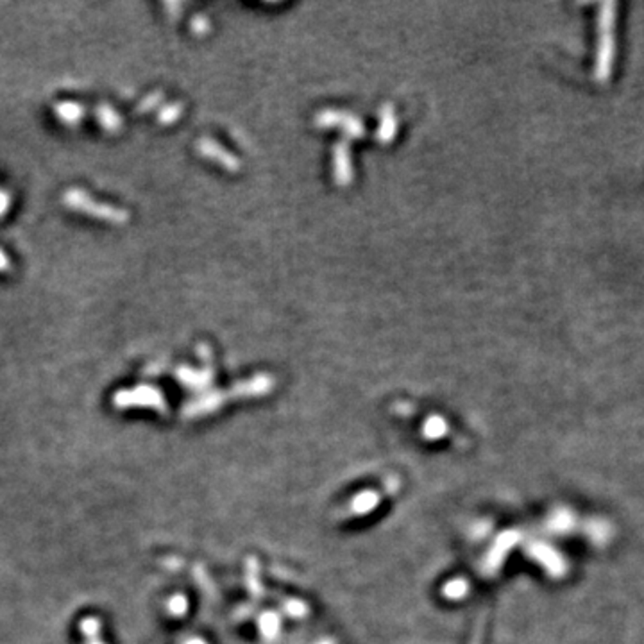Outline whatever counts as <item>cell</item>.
I'll list each match as a JSON object with an SVG mask.
<instances>
[{
    "instance_id": "6da1fadb",
    "label": "cell",
    "mask_w": 644,
    "mask_h": 644,
    "mask_svg": "<svg viewBox=\"0 0 644 644\" xmlns=\"http://www.w3.org/2000/svg\"><path fill=\"white\" fill-rule=\"evenodd\" d=\"M65 204L77 209V211L92 215V217L113 222V224H122V222L127 220V211L113 208V206L109 204H99L93 199H90L86 193L81 192V190H68L65 193Z\"/></svg>"
},
{
    "instance_id": "7a4b0ae2",
    "label": "cell",
    "mask_w": 644,
    "mask_h": 644,
    "mask_svg": "<svg viewBox=\"0 0 644 644\" xmlns=\"http://www.w3.org/2000/svg\"><path fill=\"white\" fill-rule=\"evenodd\" d=\"M83 108L79 104H74V102H63V104L56 106V115H58L65 124H77V122L83 118Z\"/></svg>"
},
{
    "instance_id": "3957f363",
    "label": "cell",
    "mask_w": 644,
    "mask_h": 644,
    "mask_svg": "<svg viewBox=\"0 0 644 644\" xmlns=\"http://www.w3.org/2000/svg\"><path fill=\"white\" fill-rule=\"evenodd\" d=\"M97 118L101 122V126H104L106 131H111V133L118 131V127H120L122 124L120 117H118L109 106H101V108L97 109Z\"/></svg>"
},
{
    "instance_id": "277c9868",
    "label": "cell",
    "mask_w": 644,
    "mask_h": 644,
    "mask_svg": "<svg viewBox=\"0 0 644 644\" xmlns=\"http://www.w3.org/2000/svg\"><path fill=\"white\" fill-rule=\"evenodd\" d=\"M177 115H179V106H168L165 111H161L159 115V122H163V124H170L172 120H176Z\"/></svg>"
},
{
    "instance_id": "5b68a950",
    "label": "cell",
    "mask_w": 644,
    "mask_h": 644,
    "mask_svg": "<svg viewBox=\"0 0 644 644\" xmlns=\"http://www.w3.org/2000/svg\"><path fill=\"white\" fill-rule=\"evenodd\" d=\"M159 99H161V93H152V95L147 97L145 101L138 106V111H149V109H152L158 104Z\"/></svg>"
},
{
    "instance_id": "8992f818",
    "label": "cell",
    "mask_w": 644,
    "mask_h": 644,
    "mask_svg": "<svg viewBox=\"0 0 644 644\" xmlns=\"http://www.w3.org/2000/svg\"><path fill=\"white\" fill-rule=\"evenodd\" d=\"M9 208V195L0 190V217L6 214V209Z\"/></svg>"
},
{
    "instance_id": "52a82bcc",
    "label": "cell",
    "mask_w": 644,
    "mask_h": 644,
    "mask_svg": "<svg viewBox=\"0 0 644 644\" xmlns=\"http://www.w3.org/2000/svg\"><path fill=\"white\" fill-rule=\"evenodd\" d=\"M9 267H11V265H9L8 256H6L4 252L0 251V271H6V268H9Z\"/></svg>"
}]
</instances>
